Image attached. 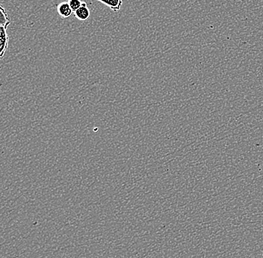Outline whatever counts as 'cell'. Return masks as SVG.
I'll return each instance as SVG.
<instances>
[{
  "label": "cell",
  "mask_w": 263,
  "mask_h": 258,
  "mask_svg": "<svg viewBox=\"0 0 263 258\" xmlns=\"http://www.w3.org/2000/svg\"><path fill=\"white\" fill-rule=\"evenodd\" d=\"M8 27L0 25V60L4 58V54L8 46V35L7 33Z\"/></svg>",
  "instance_id": "obj_1"
},
{
  "label": "cell",
  "mask_w": 263,
  "mask_h": 258,
  "mask_svg": "<svg viewBox=\"0 0 263 258\" xmlns=\"http://www.w3.org/2000/svg\"><path fill=\"white\" fill-rule=\"evenodd\" d=\"M57 10H58V14L61 16L62 18H68L72 15V10L70 7L68 1H63L60 3L57 7Z\"/></svg>",
  "instance_id": "obj_3"
},
{
  "label": "cell",
  "mask_w": 263,
  "mask_h": 258,
  "mask_svg": "<svg viewBox=\"0 0 263 258\" xmlns=\"http://www.w3.org/2000/svg\"><path fill=\"white\" fill-rule=\"evenodd\" d=\"M96 1L108 6L111 10L114 12L119 11L123 5V0H96Z\"/></svg>",
  "instance_id": "obj_4"
},
{
  "label": "cell",
  "mask_w": 263,
  "mask_h": 258,
  "mask_svg": "<svg viewBox=\"0 0 263 258\" xmlns=\"http://www.w3.org/2000/svg\"><path fill=\"white\" fill-rule=\"evenodd\" d=\"M74 15H75L76 18L80 21L87 20L90 17V10H89L86 1H82L81 7L78 10L74 11Z\"/></svg>",
  "instance_id": "obj_2"
},
{
  "label": "cell",
  "mask_w": 263,
  "mask_h": 258,
  "mask_svg": "<svg viewBox=\"0 0 263 258\" xmlns=\"http://www.w3.org/2000/svg\"><path fill=\"white\" fill-rule=\"evenodd\" d=\"M68 2L74 12L78 10L82 4V1L81 0H68Z\"/></svg>",
  "instance_id": "obj_6"
},
{
  "label": "cell",
  "mask_w": 263,
  "mask_h": 258,
  "mask_svg": "<svg viewBox=\"0 0 263 258\" xmlns=\"http://www.w3.org/2000/svg\"><path fill=\"white\" fill-rule=\"evenodd\" d=\"M10 24V19L8 15L6 8L0 4V25L8 27Z\"/></svg>",
  "instance_id": "obj_5"
}]
</instances>
